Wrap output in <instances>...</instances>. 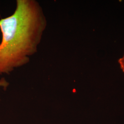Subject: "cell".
Here are the masks:
<instances>
[{"label": "cell", "instance_id": "6da1fadb", "mask_svg": "<svg viewBox=\"0 0 124 124\" xmlns=\"http://www.w3.org/2000/svg\"><path fill=\"white\" fill-rule=\"evenodd\" d=\"M47 26L42 8L36 0H17L13 14L0 20V75L9 74L30 62Z\"/></svg>", "mask_w": 124, "mask_h": 124}, {"label": "cell", "instance_id": "7a4b0ae2", "mask_svg": "<svg viewBox=\"0 0 124 124\" xmlns=\"http://www.w3.org/2000/svg\"><path fill=\"white\" fill-rule=\"evenodd\" d=\"M9 85V82H8L4 78H2L0 80V86L2 87L4 90H6Z\"/></svg>", "mask_w": 124, "mask_h": 124}, {"label": "cell", "instance_id": "3957f363", "mask_svg": "<svg viewBox=\"0 0 124 124\" xmlns=\"http://www.w3.org/2000/svg\"><path fill=\"white\" fill-rule=\"evenodd\" d=\"M119 63H120V65L123 70V71L124 72V56L122 58H121L119 60Z\"/></svg>", "mask_w": 124, "mask_h": 124}]
</instances>
